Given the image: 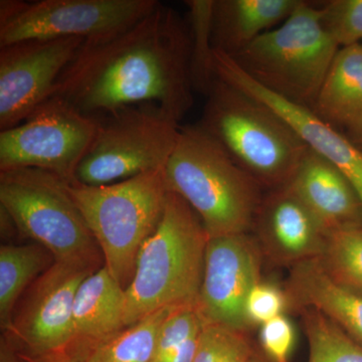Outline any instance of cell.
I'll list each match as a JSON object with an SVG mask.
<instances>
[{
    "mask_svg": "<svg viewBox=\"0 0 362 362\" xmlns=\"http://www.w3.org/2000/svg\"><path fill=\"white\" fill-rule=\"evenodd\" d=\"M0 209L20 235L49 250L56 262L95 271L105 265L66 180L58 175L35 168L0 171Z\"/></svg>",
    "mask_w": 362,
    "mask_h": 362,
    "instance_id": "7",
    "label": "cell"
},
{
    "mask_svg": "<svg viewBox=\"0 0 362 362\" xmlns=\"http://www.w3.org/2000/svg\"><path fill=\"white\" fill-rule=\"evenodd\" d=\"M157 0H1L0 47L28 40L96 42L130 28Z\"/></svg>",
    "mask_w": 362,
    "mask_h": 362,
    "instance_id": "9",
    "label": "cell"
},
{
    "mask_svg": "<svg viewBox=\"0 0 362 362\" xmlns=\"http://www.w3.org/2000/svg\"><path fill=\"white\" fill-rule=\"evenodd\" d=\"M339 49L324 30L318 2L303 0L284 23L230 58L264 89L312 109Z\"/></svg>",
    "mask_w": 362,
    "mask_h": 362,
    "instance_id": "6",
    "label": "cell"
},
{
    "mask_svg": "<svg viewBox=\"0 0 362 362\" xmlns=\"http://www.w3.org/2000/svg\"><path fill=\"white\" fill-rule=\"evenodd\" d=\"M0 362H25L21 358L18 351L14 349L11 340L6 337L1 339L0 349Z\"/></svg>",
    "mask_w": 362,
    "mask_h": 362,
    "instance_id": "32",
    "label": "cell"
},
{
    "mask_svg": "<svg viewBox=\"0 0 362 362\" xmlns=\"http://www.w3.org/2000/svg\"><path fill=\"white\" fill-rule=\"evenodd\" d=\"M125 289L103 266L81 283L74 303V337L66 354L82 358L125 325Z\"/></svg>",
    "mask_w": 362,
    "mask_h": 362,
    "instance_id": "17",
    "label": "cell"
},
{
    "mask_svg": "<svg viewBox=\"0 0 362 362\" xmlns=\"http://www.w3.org/2000/svg\"><path fill=\"white\" fill-rule=\"evenodd\" d=\"M96 119V135L75 175L90 187L165 168L180 135V122L156 104L126 106Z\"/></svg>",
    "mask_w": 362,
    "mask_h": 362,
    "instance_id": "8",
    "label": "cell"
},
{
    "mask_svg": "<svg viewBox=\"0 0 362 362\" xmlns=\"http://www.w3.org/2000/svg\"><path fill=\"white\" fill-rule=\"evenodd\" d=\"M288 311L291 308L285 289L263 280L252 288L245 302V318L250 330Z\"/></svg>",
    "mask_w": 362,
    "mask_h": 362,
    "instance_id": "29",
    "label": "cell"
},
{
    "mask_svg": "<svg viewBox=\"0 0 362 362\" xmlns=\"http://www.w3.org/2000/svg\"><path fill=\"white\" fill-rule=\"evenodd\" d=\"M318 261L337 285L362 297V226L329 233Z\"/></svg>",
    "mask_w": 362,
    "mask_h": 362,
    "instance_id": "24",
    "label": "cell"
},
{
    "mask_svg": "<svg viewBox=\"0 0 362 362\" xmlns=\"http://www.w3.org/2000/svg\"><path fill=\"white\" fill-rule=\"evenodd\" d=\"M321 23L339 47L362 44V0L318 2Z\"/></svg>",
    "mask_w": 362,
    "mask_h": 362,
    "instance_id": "28",
    "label": "cell"
},
{
    "mask_svg": "<svg viewBox=\"0 0 362 362\" xmlns=\"http://www.w3.org/2000/svg\"><path fill=\"white\" fill-rule=\"evenodd\" d=\"M189 59L187 21L159 2L122 32L85 42L52 97L92 118L132 105L156 104L180 122L194 104Z\"/></svg>",
    "mask_w": 362,
    "mask_h": 362,
    "instance_id": "1",
    "label": "cell"
},
{
    "mask_svg": "<svg viewBox=\"0 0 362 362\" xmlns=\"http://www.w3.org/2000/svg\"><path fill=\"white\" fill-rule=\"evenodd\" d=\"M54 263V255L35 242L0 247V324L6 332L21 297Z\"/></svg>",
    "mask_w": 362,
    "mask_h": 362,
    "instance_id": "21",
    "label": "cell"
},
{
    "mask_svg": "<svg viewBox=\"0 0 362 362\" xmlns=\"http://www.w3.org/2000/svg\"><path fill=\"white\" fill-rule=\"evenodd\" d=\"M66 189L99 245L104 266L127 289L140 249L163 214L168 194L164 168L100 187L66 181Z\"/></svg>",
    "mask_w": 362,
    "mask_h": 362,
    "instance_id": "5",
    "label": "cell"
},
{
    "mask_svg": "<svg viewBox=\"0 0 362 362\" xmlns=\"http://www.w3.org/2000/svg\"><path fill=\"white\" fill-rule=\"evenodd\" d=\"M256 351L247 332L204 325L192 362H247Z\"/></svg>",
    "mask_w": 362,
    "mask_h": 362,
    "instance_id": "27",
    "label": "cell"
},
{
    "mask_svg": "<svg viewBox=\"0 0 362 362\" xmlns=\"http://www.w3.org/2000/svg\"><path fill=\"white\" fill-rule=\"evenodd\" d=\"M175 309H161L99 343L77 362H151L164 322Z\"/></svg>",
    "mask_w": 362,
    "mask_h": 362,
    "instance_id": "22",
    "label": "cell"
},
{
    "mask_svg": "<svg viewBox=\"0 0 362 362\" xmlns=\"http://www.w3.org/2000/svg\"><path fill=\"white\" fill-rule=\"evenodd\" d=\"M326 233L362 226V202L344 175L310 148L288 182Z\"/></svg>",
    "mask_w": 362,
    "mask_h": 362,
    "instance_id": "16",
    "label": "cell"
},
{
    "mask_svg": "<svg viewBox=\"0 0 362 362\" xmlns=\"http://www.w3.org/2000/svg\"><path fill=\"white\" fill-rule=\"evenodd\" d=\"M264 257L279 266L291 267L318 259L328 233L289 185L264 195L254 228Z\"/></svg>",
    "mask_w": 362,
    "mask_h": 362,
    "instance_id": "15",
    "label": "cell"
},
{
    "mask_svg": "<svg viewBox=\"0 0 362 362\" xmlns=\"http://www.w3.org/2000/svg\"><path fill=\"white\" fill-rule=\"evenodd\" d=\"M247 362H270L267 359V357L264 356L262 352H259L258 350H257L256 352H255L254 356L251 357V358L249 359Z\"/></svg>",
    "mask_w": 362,
    "mask_h": 362,
    "instance_id": "34",
    "label": "cell"
},
{
    "mask_svg": "<svg viewBox=\"0 0 362 362\" xmlns=\"http://www.w3.org/2000/svg\"><path fill=\"white\" fill-rule=\"evenodd\" d=\"M97 127L96 118L61 98H49L25 121L0 131V171L35 168L75 180Z\"/></svg>",
    "mask_w": 362,
    "mask_h": 362,
    "instance_id": "10",
    "label": "cell"
},
{
    "mask_svg": "<svg viewBox=\"0 0 362 362\" xmlns=\"http://www.w3.org/2000/svg\"><path fill=\"white\" fill-rule=\"evenodd\" d=\"M214 58L218 78L259 100L282 117L309 148L341 171L362 202V151L346 135L321 120L310 109L290 103L264 89L228 54L214 49Z\"/></svg>",
    "mask_w": 362,
    "mask_h": 362,
    "instance_id": "14",
    "label": "cell"
},
{
    "mask_svg": "<svg viewBox=\"0 0 362 362\" xmlns=\"http://www.w3.org/2000/svg\"><path fill=\"white\" fill-rule=\"evenodd\" d=\"M84 42L61 37L0 47V131L18 125L52 98L59 76Z\"/></svg>",
    "mask_w": 362,
    "mask_h": 362,
    "instance_id": "12",
    "label": "cell"
},
{
    "mask_svg": "<svg viewBox=\"0 0 362 362\" xmlns=\"http://www.w3.org/2000/svg\"><path fill=\"white\" fill-rule=\"evenodd\" d=\"M185 6L190 35V81L194 92L207 96L218 80L211 28L214 0H187Z\"/></svg>",
    "mask_w": 362,
    "mask_h": 362,
    "instance_id": "23",
    "label": "cell"
},
{
    "mask_svg": "<svg viewBox=\"0 0 362 362\" xmlns=\"http://www.w3.org/2000/svg\"><path fill=\"white\" fill-rule=\"evenodd\" d=\"M209 240L199 214L168 192L161 220L142 245L125 290L126 327L161 309L195 308Z\"/></svg>",
    "mask_w": 362,
    "mask_h": 362,
    "instance_id": "3",
    "label": "cell"
},
{
    "mask_svg": "<svg viewBox=\"0 0 362 362\" xmlns=\"http://www.w3.org/2000/svg\"><path fill=\"white\" fill-rule=\"evenodd\" d=\"M347 138L362 151V114L345 128Z\"/></svg>",
    "mask_w": 362,
    "mask_h": 362,
    "instance_id": "33",
    "label": "cell"
},
{
    "mask_svg": "<svg viewBox=\"0 0 362 362\" xmlns=\"http://www.w3.org/2000/svg\"><path fill=\"white\" fill-rule=\"evenodd\" d=\"M264 254L249 233L211 238L195 310L204 325L249 332L245 318L247 294L262 279Z\"/></svg>",
    "mask_w": 362,
    "mask_h": 362,
    "instance_id": "13",
    "label": "cell"
},
{
    "mask_svg": "<svg viewBox=\"0 0 362 362\" xmlns=\"http://www.w3.org/2000/svg\"><path fill=\"white\" fill-rule=\"evenodd\" d=\"M303 0H214L213 45L233 57L284 23Z\"/></svg>",
    "mask_w": 362,
    "mask_h": 362,
    "instance_id": "19",
    "label": "cell"
},
{
    "mask_svg": "<svg viewBox=\"0 0 362 362\" xmlns=\"http://www.w3.org/2000/svg\"><path fill=\"white\" fill-rule=\"evenodd\" d=\"M94 272L56 262L28 287L6 332L18 343L20 351L35 356L66 354L74 337L76 294L81 283Z\"/></svg>",
    "mask_w": 362,
    "mask_h": 362,
    "instance_id": "11",
    "label": "cell"
},
{
    "mask_svg": "<svg viewBox=\"0 0 362 362\" xmlns=\"http://www.w3.org/2000/svg\"><path fill=\"white\" fill-rule=\"evenodd\" d=\"M308 341V362H362V346L313 308L297 311Z\"/></svg>",
    "mask_w": 362,
    "mask_h": 362,
    "instance_id": "25",
    "label": "cell"
},
{
    "mask_svg": "<svg viewBox=\"0 0 362 362\" xmlns=\"http://www.w3.org/2000/svg\"><path fill=\"white\" fill-rule=\"evenodd\" d=\"M284 289L291 310L316 309L362 346V297L337 285L318 259L291 267Z\"/></svg>",
    "mask_w": 362,
    "mask_h": 362,
    "instance_id": "18",
    "label": "cell"
},
{
    "mask_svg": "<svg viewBox=\"0 0 362 362\" xmlns=\"http://www.w3.org/2000/svg\"><path fill=\"white\" fill-rule=\"evenodd\" d=\"M204 325L194 307L175 309L162 326L151 362H192Z\"/></svg>",
    "mask_w": 362,
    "mask_h": 362,
    "instance_id": "26",
    "label": "cell"
},
{
    "mask_svg": "<svg viewBox=\"0 0 362 362\" xmlns=\"http://www.w3.org/2000/svg\"><path fill=\"white\" fill-rule=\"evenodd\" d=\"M21 358L25 362H77L70 356L61 352V354H44V356H35V354H26L18 351Z\"/></svg>",
    "mask_w": 362,
    "mask_h": 362,
    "instance_id": "31",
    "label": "cell"
},
{
    "mask_svg": "<svg viewBox=\"0 0 362 362\" xmlns=\"http://www.w3.org/2000/svg\"><path fill=\"white\" fill-rule=\"evenodd\" d=\"M310 110L344 129L361 115L362 44L340 47Z\"/></svg>",
    "mask_w": 362,
    "mask_h": 362,
    "instance_id": "20",
    "label": "cell"
},
{
    "mask_svg": "<svg viewBox=\"0 0 362 362\" xmlns=\"http://www.w3.org/2000/svg\"><path fill=\"white\" fill-rule=\"evenodd\" d=\"M164 178L168 192L199 214L209 239L254 228L264 187L199 124L180 127Z\"/></svg>",
    "mask_w": 362,
    "mask_h": 362,
    "instance_id": "2",
    "label": "cell"
},
{
    "mask_svg": "<svg viewBox=\"0 0 362 362\" xmlns=\"http://www.w3.org/2000/svg\"><path fill=\"white\" fill-rule=\"evenodd\" d=\"M199 125L269 190L288 185L309 149L270 107L220 78L206 96Z\"/></svg>",
    "mask_w": 362,
    "mask_h": 362,
    "instance_id": "4",
    "label": "cell"
},
{
    "mask_svg": "<svg viewBox=\"0 0 362 362\" xmlns=\"http://www.w3.org/2000/svg\"><path fill=\"white\" fill-rule=\"evenodd\" d=\"M262 354L270 362H289L296 340L295 327L289 317L283 314L259 326Z\"/></svg>",
    "mask_w": 362,
    "mask_h": 362,
    "instance_id": "30",
    "label": "cell"
}]
</instances>
